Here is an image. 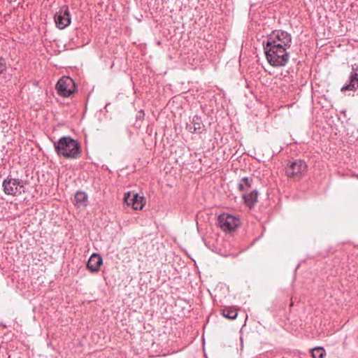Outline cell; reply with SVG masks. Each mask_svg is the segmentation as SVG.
Here are the masks:
<instances>
[{"label": "cell", "mask_w": 358, "mask_h": 358, "mask_svg": "<svg viewBox=\"0 0 358 358\" xmlns=\"http://www.w3.org/2000/svg\"><path fill=\"white\" fill-rule=\"evenodd\" d=\"M314 39L300 0H259L249 10L238 57L245 88L266 115L298 99Z\"/></svg>", "instance_id": "7a4b0ae2"}, {"label": "cell", "mask_w": 358, "mask_h": 358, "mask_svg": "<svg viewBox=\"0 0 358 358\" xmlns=\"http://www.w3.org/2000/svg\"><path fill=\"white\" fill-rule=\"evenodd\" d=\"M124 201L127 206L136 210H142L146 203L145 198L142 194L134 191L124 194Z\"/></svg>", "instance_id": "7c38bea8"}, {"label": "cell", "mask_w": 358, "mask_h": 358, "mask_svg": "<svg viewBox=\"0 0 358 358\" xmlns=\"http://www.w3.org/2000/svg\"><path fill=\"white\" fill-rule=\"evenodd\" d=\"M56 90L63 97L71 96L76 90L74 80L69 76L62 77L56 84Z\"/></svg>", "instance_id": "8fae6325"}, {"label": "cell", "mask_w": 358, "mask_h": 358, "mask_svg": "<svg viewBox=\"0 0 358 358\" xmlns=\"http://www.w3.org/2000/svg\"><path fill=\"white\" fill-rule=\"evenodd\" d=\"M101 264V257L98 254H93L88 260L87 268L92 272H96L100 269Z\"/></svg>", "instance_id": "4fadbf2b"}, {"label": "cell", "mask_w": 358, "mask_h": 358, "mask_svg": "<svg viewBox=\"0 0 358 358\" xmlns=\"http://www.w3.org/2000/svg\"><path fill=\"white\" fill-rule=\"evenodd\" d=\"M312 355L313 357H322L325 355V353H324V351L323 349L317 348V349H315L313 351Z\"/></svg>", "instance_id": "5bb4252c"}, {"label": "cell", "mask_w": 358, "mask_h": 358, "mask_svg": "<svg viewBox=\"0 0 358 358\" xmlns=\"http://www.w3.org/2000/svg\"><path fill=\"white\" fill-rule=\"evenodd\" d=\"M329 50L313 87L312 136L327 159L358 173V46Z\"/></svg>", "instance_id": "5b68a950"}, {"label": "cell", "mask_w": 358, "mask_h": 358, "mask_svg": "<svg viewBox=\"0 0 358 358\" xmlns=\"http://www.w3.org/2000/svg\"><path fill=\"white\" fill-rule=\"evenodd\" d=\"M157 131L158 166L173 185L194 182L224 166L243 141L233 103L211 83L192 84L173 96Z\"/></svg>", "instance_id": "3957f363"}, {"label": "cell", "mask_w": 358, "mask_h": 358, "mask_svg": "<svg viewBox=\"0 0 358 358\" xmlns=\"http://www.w3.org/2000/svg\"><path fill=\"white\" fill-rule=\"evenodd\" d=\"M198 180L201 189L256 214L268 213L279 203L280 189L268 164L248 153Z\"/></svg>", "instance_id": "52a82bcc"}, {"label": "cell", "mask_w": 358, "mask_h": 358, "mask_svg": "<svg viewBox=\"0 0 358 358\" xmlns=\"http://www.w3.org/2000/svg\"><path fill=\"white\" fill-rule=\"evenodd\" d=\"M280 190L292 196L306 189L318 176H324L321 160L305 144L292 143L281 148L267 162Z\"/></svg>", "instance_id": "ba28073f"}, {"label": "cell", "mask_w": 358, "mask_h": 358, "mask_svg": "<svg viewBox=\"0 0 358 358\" xmlns=\"http://www.w3.org/2000/svg\"><path fill=\"white\" fill-rule=\"evenodd\" d=\"M256 221L246 213L227 207H213L199 213L197 224L201 236L214 251L230 255L248 243L250 227Z\"/></svg>", "instance_id": "9c48e42d"}, {"label": "cell", "mask_w": 358, "mask_h": 358, "mask_svg": "<svg viewBox=\"0 0 358 358\" xmlns=\"http://www.w3.org/2000/svg\"><path fill=\"white\" fill-rule=\"evenodd\" d=\"M111 270L118 322L137 350L176 352L194 339L201 281L177 246L158 234H141L118 252Z\"/></svg>", "instance_id": "6da1fadb"}, {"label": "cell", "mask_w": 358, "mask_h": 358, "mask_svg": "<svg viewBox=\"0 0 358 358\" xmlns=\"http://www.w3.org/2000/svg\"><path fill=\"white\" fill-rule=\"evenodd\" d=\"M175 64L192 71L216 66L230 37L234 0H136Z\"/></svg>", "instance_id": "277c9868"}, {"label": "cell", "mask_w": 358, "mask_h": 358, "mask_svg": "<svg viewBox=\"0 0 358 358\" xmlns=\"http://www.w3.org/2000/svg\"><path fill=\"white\" fill-rule=\"evenodd\" d=\"M6 252L19 278L29 285L48 283L61 262L65 230L58 216L38 211L18 221L6 238Z\"/></svg>", "instance_id": "8992f818"}, {"label": "cell", "mask_w": 358, "mask_h": 358, "mask_svg": "<svg viewBox=\"0 0 358 358\" xmlns=\"http://www.w3.org/2000/svg\"><path fill=\"white\" fill-rule=\"evenodd\" d=\"M59 154L66 158H76L80 153L79 143L71 137H63L57 143Z\"/></svg>", "instance_id": "30bf717a"}]
</instances>
